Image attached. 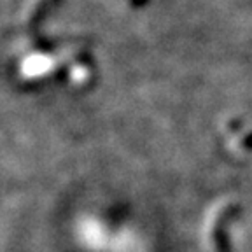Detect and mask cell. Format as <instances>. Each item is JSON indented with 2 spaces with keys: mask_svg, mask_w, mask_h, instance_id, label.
Instances as JSON below:
<instances>
[{
  "mask_svg": "<svg viewBox=\"0 0 252 252\" xmlns=\"http://www.w3.org/2000/svg\"><path fill=\"white\" fill-rule=\"evenodd\" d=\"M228 201H220L209 212L207 217V236H209V245L214 252H226L224 233H222V222L228 214Z\"/></svg>",
  "mask_w": 252,
  "mask_h": 252,
  "instance_id": "1",
  "label": "cell"
}]
</instances>
